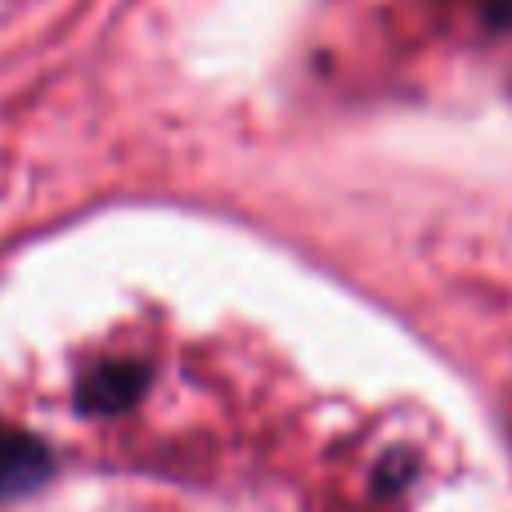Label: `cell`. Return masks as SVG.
Wrapping results in <instances>:
<instances>
[{
    "label": "cell",
    "instance_id": "6da1fadb",
    "mask_svg": "<svg viewBox=\"0 0 512 512\" xmlns=\"http://www.w3.org/2000/svg\"><path fill=\"white\" fill-rule=\"evenodd\" d=\"M50 472V454L36 436L23 432H0V495H18L45 481Z\"/></svg>",
    "mask_w": 512,
    "mask_h": 512
},
{
    "label": "cell",
    "instance_id": "7a4b0ae2",
    "mask_svg": "<svg viewBox=\"0 0 512 512\" xmlns=\"http://www.w3.org/2000/svg\"><path fill=\"white\" fill-rule=\"evenodd\" d=\"M144 391V364H104L86 378L81 405L86 409H126Z\"/></svg>",
    "mask_w": 512,
    "mask_h": 512
},
{
    "label": "cell",
    "instance_id": "3957f363",
    "mask_svg": "<svg viewBox=\"0 0 512 512\" xmlns=\"http://www.w3.org/2000/svg\"><path fill=\"white\" fill-rule=\"evenodd\" d=\"M495 23H512V0H495Z\"/></svg>",
    "mask_w": 512,
    "mask_h": 512
}]
</instances>
